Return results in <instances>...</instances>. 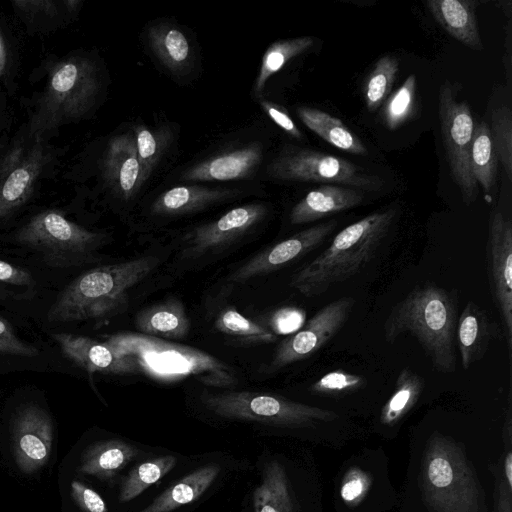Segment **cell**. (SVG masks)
<instances>
[{
  "instance_id": "cell-1",
  "label": "cell",
  "mask_w": 512,
  "mask_h": 512,
  "mask_svg": "<svg viewBox=\"0 0 512 512\" xmlns=\"http://www.w3.org/2000/svg\"><path fill=\"white\" fill-rule=\"evenodd\" d=\"M458 300L434 283L415 287L393 306L383 325L384 339L394 343L403 334H412L429 357L435 370L452 373L456 369L455 331Z\"/></svg>"
},
{
  "instance_id": "cell-2",
  "label": "cell",
  "mask_w": 512,
  "mask_h": 512,
  "mask_svg": "<svg viewBox=\"0 0 512 512\" xmlns=\"http://www.w3.org/2000/svg\"><path fill=\"white\" fill-rule=\"evenodd\" d=\"M395 217L396 210L389 208L368 214L339 231L325 250L294 274L291 287L313 297L353 277L374 257Z\"/></svg>"
},
{
  "instance_id": "cell-3",
  "label": "cell",
  "mask_w": 512,
  "mask_h": 512,
  "mask_svg": "<svg viewBox=\"0 0 512 512\" xmlns=\"http://www.w3.org/2000/svg\"><path fill=\"white\" fill-rule=\"evenodd\" d=\"M160 263L156 256L90 269L74 279L50 307L52 322H71L111 317L123 311L132 287Z\"/></svg>"
},
{
  "instance_id": "cell-4",
  "label": "cell",
  "mask_w": 512,
  "mask_h": 512,
  "mask_svg": "<svg viewBox=\"0 0 512 512\" xmlns=\"http://www.w3.org/2000/svg\"><path fill=\"white\" fill-rule=\"evenodd\" d=\"M99 91L98 68L89 57L73 54L56 61L37 97L28 135L46 141L49 132L88 114Z\"/></svg>"
},
{
  "instance_id": "cell-5",
  "label": "cell",
  "mask_w": 512,
  "mask_h": 512,
  "mask_svg": "<svg viewBox=\"0 0 512 512\" xmlns=\"http://www.w3.org/2000/svg\"><path fill=\"white\" fill-rule=\"evenodd\" d=\"M105 343L117 353L135 358L143 371L160 379L191 376L213 387H227L236 382L228 365L196 348L134 333L110 336Z\"/></svg>"
},
{
  "instance_id": "cell-6",
  "label": "cell",
  "mask_w": 512,
  "mask_h": 512,
  "mask_svg": "<svg viewBox=\"0 0 512 512\" xmlns=\"http://www.w3.org/2000/svg\"><path fill=\"white\" fill-rule=\"evenodd\" d=\"M421 486L434 512H479L475 475L464 451L450 437H430L421 465Z\"/></svg>"
},
{
  "instance_id": "cell-7",
  "label": "cell",
  "mask_w": 512,
  "mask_h": 512,
  "mask_svg": "<svg viewBox=\"0 0 512 512\" xmlns=\"http://www.w3.org/2000/svg\"><path fill=\"white\" fill-rule=\"evenodd\" d=\"M105 238L56 210L34 215L15 234L16 242L37 251L47 265L58 268L89 262Z\"/></svg>"
},
{
  "instance_id": "cell-8",
  "label": "cell",
  "mask_w": 512,
  "mask_h": 512,
  "mask_svg": "<svg viewBox=\"0 0 512 512\" xmlns=\"http://www.w3.org/2000/svg\"><path fill=\"white\" fill-rule=\"evenodd\" d=\"M204 406L217 416L233 420L255 421L280 427H301L329 422L337 413L286 398L248 391L204 393Z\"/></svg>"
},
{
  "instance_id": "cell-9",
  "label": "cell",
  "mask_w": 512,
  "mask_h": 512,
  "mask_svg": "<svg viewBox=\"0 0 512 512\" xmlns=\"http://www.w3.org/2000/svg\"><path fill=\"white\" fill-rule=\"evenodd\" d=\"M267 172L282 181L339 184L370 192L379 191L384 185L380 177L347 159L298 147L285 148L269 164Z\"/></svg>"
},
{
  "instance_id": "cell-10",
  "label": "cell",
  "mask_w": 512,
  "mask_h": 512,
  "mask_svg": "<svg viewBox=\"0 0 512 512\" xmlns=\"http://www.w3.org/2000/svg\"><path fill=\"white\" fill-rule=\"evenodd\" d=\"M438 114L447 162L466 205L477 197V183L470 167L474 119L469 105L457 101L452 86L444 82L438 96Z\"/></svg>"
},
{
  "instance_id": "cell-11",
  "label": "cell",
  "mask_w": 512,
  "mask_h": 512,
  "mask_svg": "<svg viewBox=\"0 0 512 512\" xmlns=\"http://www.w3.org/2000/svg\"><path fill=\"white\" fill-rule=\"evenodd\" d=\"M44 140L26 133L15 141L0 162V222L8 218L31 198L35 187L52 158Z\"/></svg>"
},
{
  "instance_id": "cell-12",
  "label": "cell",
  "mask_w": 512,
  "mask_h": 512,
  "mask_svg": "<svg viewBox=\"0 0 512 512\" xmlns=\"http://www.w3.org/2000/svg\"><path fill=\"white\" fill-rule=\"evenodd\" d=\"M354 305L353 297L344 296L323 306L279 345L270 368L277 370L312 356L345 325Z\"/></svg>"
},
{
  "instance_id": "cell-13",
  "label": "cell",
  "mask_w": 512,
  "mask_h": 512,
  "mask_svg": "<svg viewBox=\"0 0 512 512\" xmlns=\"http://www.w3.org/2000/svg\"><path fill=\"white\" fill-rule=\"evenodd\" d=\"M486 262L490 290L512 347V221L495 210L489 220Z\"/></svg>"
},
{
  "instance_id": "cell-14",
  "label": "cell",
  "mask_w": 512,
  "mask_h": 512,
  "mask_svg": "<svg viewBox=\"0 0 512 512\" xmlns=\"http://www.w3.org/2000/svg\"><path fill=\"white\" fill-rule=\"evenodd\" d=\"M14 459L24 473L42 468L49 459L53 425L48 413L35 404L22 407L12 422Z\"/></svg>"
},
{
  "instance_id": "cell-15",
  "label": "cell",
  "mask_w": 512,
  "mask_h": 512,
  "mask_svg": "<svg viewBox=\"0 0 512 512\" xmlns=\"http://www.w3.org/2000/svg\"><path fill=\"white\" fill-rule=\"evenodd\" d=\"M267 212V207L261 203L233 208L217 220L192 230L184 252L192 257L216 252L248 233L266 217Z\"/></svg>"
},
{
  "instance_id": "cell-16",
  "label": "cell",
  "mask_w": 512,
  "mask_h": 512,
  "mask_svg": "<svg viewBox=\"0 0 512 512\" xmlns=\"http://www.w3.org/2000/svg\"><path fill=\"white\" fill-rule=\"evenodd\" d=\"M337 227V221H329L304 229L257 254L230 277L236 283L245 282L288 265L317 248Z\"/></svg>"
},
{
  "instance_id": "cell-17",
  "label": "cell",
  "mask_w": 512,
  "mask_h": 512,
  "mask_svg": "<svg viewBox=\"0 0 512 512\" xmlns=\"http://www.w3.org/2000/svg\"><path fill=\"white\" fill-rule=\"evenodd\" d=\"M64 356L89 373L133 374L143 371L139 362L121 355L105 342L69 333H53Z\"/></svg>"
},
{
  "instance_id": "cell-18",
  "label": "cell",
  "mask_w": 512,
  "mask_h": 512,
  "mask_svg": "<svg viewBox=\"0 0 512 512\" xmlns=\"http://www.w3.org/2000/svg\"><path fill=\"white\" fill-rule=\"evenodd\" d=\"M262 159V145L250 143L247 146L218 154L192 166L183 173L182 179L188 181L244 179L254 174Z\"/></svg>"
},
{
  "instance_id": "cell-19",
  "label": "cell",
  "mask_w": 512,
  "mask_h": 512,
  "mask_svg": "<svg viewBox=\"0 0 512 512\" xmlns=\"http://www.w3.org/2000/svg\"><path fill=\"white\" fill-rule=\"evenodd\" d=\"M105 179L122 197L128 199L141 186V166L133 133L113 137L103 161Z\"/></svg>"
},
{
  "instance_id": "cell-20",
  "label": "cell",
  "mask_w": 512,
  "mask_h": 512,
  "mask_svg": "<svg viewBox=\"0 0 512 512\" xmlns=\"http://www.w3.org/2000/svg\"><path fill=\"white\" fill-rule=\"evenodd\" d=\"M497 332L486 311L474 301H468L458 316L455 331L463 369L468 370L484 357Z\"/></svg>"
},
{
  "instance_id": "cell-21",
  "label": "cell",
  "mask_w": 512,
  "mask_h": 512,
  "mask_svg": "<svg viewBox=\"0 0 512 512\" xmlns=\"http://www.w3.org/2000/svg\"><path fill=\"white\" fill-rule=\"evenodd\" d=\"M364 200L361 191L338 185H321L306 194L290 212L293 225L314 222L328 215L352 209Z\"/></svg>"
},
{
  "instance_id": "cell-22",
  "label": "cell",
  "mask_w": 512,
  "mask_h": 512,
  "mask_svg": "<svg viewBox=\"0 0 512 512\" xmlns=\"http://www.w3.org/2000/svg\"><path fill=\"white\" fill-rule=\"evenodd\" d=\"M426 4L434 19L450 36L472 50L483 49L476 19V2L429 0Z\"/></svg>"
},
{
  "instance_id": "cell-23",
  "label": "cell",
  "mask_w": 512,
  "mask_h": 512,
  "mask_svg": "<svg viewBox=\"0 0 512 512\" xmlns=\"http://www.w3.org/2000/svg\"><path fill=\"white\" fill-rule=\"evenodd\" d=\"M235 191L212 189L198 185L176 186L158 196L151 211L160 216H179L204 209L224 201Z\"/></svg>"
},
{
  "instance_id": "cell-24",
  "label": "cell",
  "mask_w": 512,
  "mask_h": 512,
  "mask_svg": "<svg viewBox=\"0 0 512 512\" xmlns=\"http://www.w3.org/2000/svg\"><path fill=\"white\" fill-rule=\"evenodd\" d=\"M138 454L135 446L119 439L96 442L82 453L79 472L99 479H111Z\"/></svg>"
},
{
  "instance_id": "cell-25",
  "label": "cell",
  "mask_w": 512,
  "mask_h": 512,
  "mask_svg": "<svg viewBox=\"0 0 512 512\" xmlns=\"http://www.w3.org/2000/svg\"><path fill=\"white\" fill-rule=\"evenodd\" d=\"M141 334L166 339L184 338L190 329V321L181 301L169 299L140 311L135 319Z\"/></svg>"
},
{
  "instance_id": "cell-26",
  "label": "cell",
  "mask_w": 512,
  "mask_h": 512,
  "mask_svg": "<svg viewBox=\"0 0 512 512\" xmlns=\"http://www.w3.org/2000/svg\"><path fill=\"white\" fill-rule=\"evenodd\" d=\"M220 472L217 465H206L187 474L156 497L139 512H171L192 503L214 482Z\"/></svg>"
},
{
  "instance_id": "cell-27",
  "label": "cell",
  "mask_w": 512,
  "mask_h": 512,
  "mask_svg": "<svg viewBox=\"0 0 512 512\" xmlns=\"http://www.w3.org/2000/svg\"><path fill=\"white\" fill-rule=\"evenodd\" d=\"M296 111L300 120L328 144L351 154H367L362 140L339 118L306 106H300Z\"/></svg>"
},
{
  "instance_id": "cell-28",
  "label": "cell",
  "mask_w": 512,
  "mask_h": 512,
  "mask_svg": "<svg viewBox=\"0 0 512 512\" xmlns=\"http://www.w3.org/2000/svg\"><path fill=\"white\" fill-rule=\"evenodd\" d=\"M148 37L152 51L169 71L180 73L188 67L191 47L181 30L167 24L154 25Z\"/></svg>"
},
{
  "instance_id": "cell-29",
  "label": "cell",
  "mask_w": 512,
  "mask_h": 512,
  "mask_svg": "<svg viewBox=\"0 0 512 512\" xmlns=\"http://www.w3.org/2000/svg\"><path fill=\"white\" fill-rule=\"evenodd\" d=\"M253 508L254 512H293L288 479L278 461L265 466L262 483L253 494Z\"/></svg>"
},
{
  "instance_id": "cell-30",
  "label": "cell",
  "mask_w": 512,
  "mask_h": 512,
  "mask_svg": "<svg viewBox=\"0 0 512 512\" xmlns=\"http://www.w3.org/2000/svg\"><path fill=\"white\" fill-rule=\"evenodd\" d=\"M498 161L489 126L486 122L478 123L472 138L470 167L476 183H479L487 193L496 182Z\"/></svg>"
},
{
  "instance_id": "cell-31",
  "label": "cell",
  "mask_w": 512,
  "mask_h": 512,
  "mask_svg": "<svg viewBox=\"0 0 512 512\" xmlns=\"http://www.w3.org/2000/svg\"><path fill=\"white\" fill-rule=\"evenodd\" d=\"M423 389V379L416 372L408 367L402 369L391 396L382 407L381 423L391 426L401 420L417 403Z\"/></svg>"
},
{
  "instance_id": "cell-32",
  "label": "cell",
  "mask_w": 512,
  "mask_h": 512,
  "mask_svg": "<svg viewBox=\"0 0 512 512\" xmlns=\"http://www.w3.org/2000/svg\"><path fill=\"white\" fill-rule=\"evenodd\" d=\"M172 455L155 457L135 466L124 478L119 492V501L129 502L139 496L151 485L168 474L176 465Z\"/></svg>"
},
{
  "instance_id": "cell-33",
  "label": "cell",
  "mask_w": 512,
  "mask_h": 512,
  "mask_svg": "<svg viewBox=\"0 0 512 512\" xmlns=\"http://www.w3.org/2000/svg\"><path fill=\"white\" fill-rule=\"evenodd\" d=\"M313 44V37L303 36L278 40L269 45L262 57L255 81V93L261 94L271 76L279 72L291 59L310 49Z\"/></svg>"
},
{
  "instance_id": "cell-34",
  "label": "cell",
  "mask_w": 512,
  "mask_h": 512,
  "mask_svg": "<svg viewBox=\"0 0 512 512\" xmlns=\"http://www.w3.org/2000/svg\"><path fill=\"white\" fill-rule=\"evenodd\" d=\"M399 70L398 60L391 55L378 59L364 83V99L369 111L377 110L387 99Z\"/></svg>"
},
{
  "instance_id": "cell-35",
  "label": "cell",
  "mask_w": 512,
  "mask_h": 512,
  "mask_svg": "<svg viewBox=\"0 0 512 512\" xmlns=\"http://www.w3.org/2000/svg\"><path fill=\"white\" fill-rule=\"evenodd\" d=\"M417 80L409 75L404 83L385 100L381 111L384 125L391 131L400 128L414 114Z\"/></svg>"
},
{
  "instance_id": "cell-36",
  "label": "cell",
  "mask_w": 512,
  "mask_h": 512,
  "mask_svg": "<svg viewBox=\"0 0 512 512\" xmlns=\"http://www.w3.org/2000/svg\"><path fill=\"white\" fill-rule=\"evenodd\" d=\"M215 327L222 333L249 343H269L276 339L273 331L246 318L233 308H227L217 316Z\"/></svg>"
},
{
  "instance_id": "cell-37",
  "label": "cell",
  "mask_w": 512,
  "mask_h": 512,
  "mask_svg": "<svg viewBox=\"0 0 512 512\" xmlns=\"http://www.w3.org/2000/svg\"><path fill=\"white\" fill-rule=\"evenodd\" d=\"M490 133L504 171L509 180L512 178V111L509 106L501 105L491 113Z\"/></svg>"
},
{
  "instance_id": "cell-38",
  "label": "cell",
  "mask_w": 512,
  "mask_h": 512,
  "mask_svg": "<svg viewBox=\"0 0 512 512\" xmlns=\"http://www.w3.org/2000/svg\"><path fill=\"white\" fill-rule=\"evenodd\" d=\"M138 159L141 166V185L148 179L162 153L163 145L157 135L144 126H137L133 132Z\"/></svg>"
},
{
  "instance_id": "cell-39",
  "label": "cell",
  "mask_w": 512,
  "mask_h": 512,
  "mask_svg": "<svg viewBox=\"0 0 512 512\" xmlns=\"http://www.w3.org/2000/svg\"><path fill=\"white\" fill-rule=\"evenodd\" d=\"M366 384V379L361 375L335 370L315 381L310 390L318 395H337L362 389Z\"/></svg>"
},
{
  "instance_id": "cell-40",
  "label": "cell",
  "mask_w": 512,
  "mask_h": 512,
  "mask_svg": "<svg viewBox=\"0 0 512 512\" xmlns=\"http://www.w3.org/2000/svg\"><path fill=\"white\" fill-rule=\"evenodd\" d=\"M371 483V477L367 472L352 467L343 477L340 486V497L346 505L354 507L365 498Z\"/></svg>"
},
{
  "instance_id": "cell-41",
  "label": "cell",
  "mask_w": 512,
  "mask_h": 512,
  "mask_svg": "<svg viewBox=\"0 0 512 512\" xmlns=\"http://www.w3.org/2000/svg\"><path fill=\"white\" fill-rule=\"evenodd\" d=\"M305 312L297 307H282L271 317V327L276 334H293L305 322Z\"/></svg>"
},
{
  "instance_id": "cell-42",
  "label": "cell",
  "mask_w": 512,
  "mask_h": 512,
  "mask_svg": "<svg viewBox=\"0 0 512 512\" xmlns=\"http://www.w3.org/2000/svg\"><path fill=\"white\" fill-rule=\"evenodd\" d=\"M496 512H511L512 504V452L507 450L502 471L497 481Z\"/></svg>"
},
{
  "instance_id": "cell-43",
  "label": "cell",
  "mask_w": 512,
  "mask_h": 512,
  "mask_svg": "<svg viewBox=\"0 0 512 512\" xmlns=\"http://www.w3.org/2000/svg\"><path fill=\"white\" fill-rule=\"evenodd\" d=\"M0 352L23 357H35L39 354L36 347L19 339L10 324L2 318H0Z\"/></svg>"
},
{
  "instance_id": "cell-44",
  "label": "cell",
  "mask_w": 512,
  "mask_h": 512,
  "mask_svg": "<svg viewBox=\"0 0 512 512\" xmlns=\"http://www.w3.org/2000/svg\"><path fill=\"white\" fill-rule=\"evenodd\" d=\"M70 488L73 500L83 511L107 512V507L102 497L90 487L80 481L73 480Z\"/></svg>"
},
{
  "instance_id": "cell-45",
  "label": "cell",
  "mask_w": 512,
  "mask_h": 512,
  "mask_svg": "<svg viewBox=\"0 0 512 512\" xmlns=\"http://www.w3.org/2000/svg\"><path fill=\"white\" fill-rule=\"evenodd\" d=\"M260 104L265 113L281 129H283L286 133H288L294 138H302L301 131L298 129V127L296 126L292 118L288 115L286 110H284L281 106L270 101H261Z\"/></svg>"
},
{
  "instance_id": "cell-46",
  "label": "cell",
  "mask_w": 512,
  "mask_h": 512,
  "mask_svg": "<svg viewBox=\"0 0 512 512\" xmlns=\"http://www.w3.org/2000/svg\"><path fill=\"white\" fill-rule=\"evenodd\" d=\"M0 283L32 286L34 285V280L32 275L24 268L0 259Z\"/></svg>"
},
{
  "instance_id": "cell-47",
  "label": "cell",
  "mask_w": 512,
  "mask_h": 512,
  "mask_svg": "<svg viewBox=\"0 0 512 512\" xmlns=\"http://www.w3.org/2000/svg\"><path fill=\"white\" fill-rule=\"evenodd\" d=\"M9 67V50L8 43L5 40L1 25H0V78L8 72Z\"/></svg>"
},
{
  "instance_id": "cell-48",
  "label": "cell",
  "mask_w": 512,
  "mask_h": 512,
  "mask_svg": "<svg viewBox=\"0 0 512 512\" xmlns=\"http://www.w3.org/2000/svg\"><path fill=\"white\" fill-rule=\"evenodd\" d=\"M11 294H12V293H11V291H10V290H6L4 287H2V286L0 285V297H1V298L8 297V296H10Z\"/></svg>"
}]
</instances>
